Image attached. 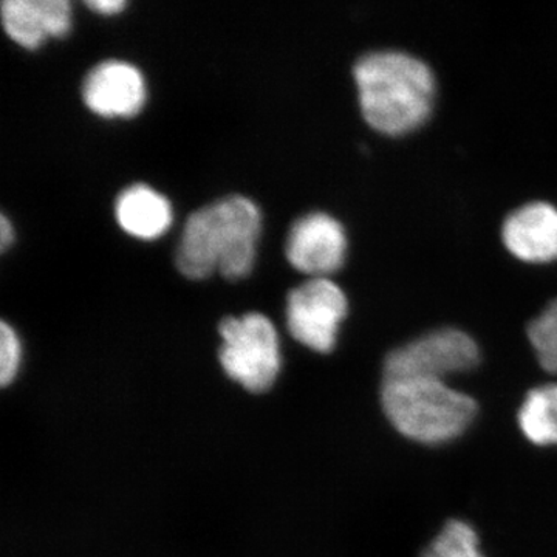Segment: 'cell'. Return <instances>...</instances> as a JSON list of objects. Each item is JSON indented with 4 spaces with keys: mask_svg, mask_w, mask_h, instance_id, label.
<instances>
[{
    "mask_svg": "<svg viewBox=\"0 0 557 557\" xmlns=\"http://www.w3.org/2000/svg\"><path fill=\"white\" fill-rule=\"evenodd\" d=\"M84 104L102 119H132L145 106V78L135 65L109 60L95 65L84 78Z\"/></svg>",
    "mask_w": 557,
    "mask_h": 557,
    "instance_id": "8",
    "label": "cell"
},
{
    "mask_svg": "<svg viewBox=\"0 0 557 557\" xmlns=\"http://www.w3.org/2000/svg\"><path fill=\"white\" fill-rule=\"evenodd\" d=\"M0 16L9 38L28 50L49 38H65L72 28L69 0H3Z\"/></svg>",
    "mask_w": 557,
    "mask_h": 557,
    "instance_id": "10",
    "label": "cell"
},
{
    "mask_svg": "<svg viewBox=\"0 0 557 557\" xmlns=\"http://www.w3.org/2000/svg\"><path fill=\"white\" fill-rule=\"evenodd\" d=\"M420 557H486L475 528L461 519H450Z\"/></svg>",
    "mask_w": 557,
    "mask_h": 557,
    "instance_id": "13",
    "label": "cell"
},
{
    "mask_svg": "<svg viewBox=\"0 0 557 557\" xmlns=\"http://www.w3.org/2000/svg\"><path fill=\"white\" fill-rule=\"evenodd\" d=\"M13 226H11L10 220L7 219V215L2 214V218H0V249L5 251V249L9 248L11 244H13Z\"/></svg>",
    "mask_w": 557,
    "mask_h": 557,
    "instance_id": "17",
    "label": "cell"
},
{
    "mask_svg": "<svg viewBox=\"0 0 557 557\" xmlns=\"http://www.w3.org/2000/svg\"><path fill=\"white\" fill-rule=\"evenodd\" d=\"M502 242L516 259L527 263L557 260V208L545 200L528 201L502 223Z\"/></svg>",
    "mask_w": 557,
    "mask_h": 557,
    "instance_id": "9",
    "label": "cell"
},
{
    "mask_svg": "<svg viewBox=\"0 0 557 557\" xmlns=\"http://www.w3.org/2000/svg\"><path fill=\"white\" fill-rule=\"evenodd\" d=\"M523 437L534 446H557V381L530 388L518 410Z\"/></svg>",
    "mask_w": 557,
    "mask_h": 557,
    "instance_id": "12",
    "label": "cell"
},
{
    "mask_svg": "<svg viewBox=\"0 0 557 557\" xmlns=\"http://www.w3.org/2000/svg\"><path fill=\"white\" fill-rule=\"evenodd\" d=\"M380 401L384 417L399 435L426 446L456 442L480 410L467 392L432 379H383Z\"/></svg>",
    "mask_w": 557,
    "mask_h": 557,
    "instance_id": "3",
    "label": "cell"
},
{
    "mask_svg": "<svg viewBox=\"0 0 557 557\" xmlns=\"http://www.w3.org/2000/svg\"><path fill=\"white\" fill-rule=\"evenodd\" d=\"M220 362L231 379L249 392L269 391L281 370L276 329L269 318L248 313L220 322Z\"/></svg>",
    "mask_w": 557,
    "mask_h": 557,
    "instance_id": "5",
    "label": "cell"
},
{
    "mask_svg": "<svg viewBox=\"0 0 557 557\" xmlns=\"http://www.w3.org/2000/svg\"><path fill=\"white\" fill-rule=\"evenodd\" d=\"M482 361L478 341L456 327L429 330L384 358L383 379H432L471 372Z\"/></svg>",
    "mask_w": 557,
    "mask_h": 557,
    "instance_id": "4",
    "label": "cell"
},
{
    "mask_svg": "<svg viewBox=\"0 0 557 557\" xmlns=\"http://www.w3.org/2000/svg\"><path fill=\"white\" fill-rule=\"evenodd\" d=\"M362 119L380 134L420 129L434 109L437 83L426 62L403 50H375L354 65Z\"/></svg>",
    "mask_w": 557,
    "mask_h": 557,
    "instance_id": "1",
    "label": "cell"
},
{
    "mask_svg": "<svg viewBox=\"0 0 557 557\" xmlns=\"http://www.w3.org/2000/svg\"><path fill=\"white\" fill-rule=\"evenodd\" d=\"M347 313L346 293L332 278L311 277L288 293L289 333L318 354H329L335 348L341 324Z\"/></svg>",
    "mask_w": 557,
    "mask_h": 557,
    "instance_id": "6",
    "label": "cell"
},
{
    "mask_svg": "<svg viewBox=\"0 0 557 557\" xmlns=\"http://www.w3.org/2000/svg\"><path fill=\"white\" fill-rule=\"evenodd\" d=\"M347 249L343 223L322 211L296 220L285 242V255L293 269L311 277H327L343 269Z\"/></svg>",
    "mask_w": 557,
    "mask_h": 557,
    "instance_id": "7",
    "label": "cell"
},
{
    "mask_svg": "<svg viewBox=\"0 0 557 557\" xmlns=\"http://www.w3.org/2000/svg\"><path fill=\"white\" fill-rule=\"evenodd\" d=\"M121 230L137 239L152 240L166 233L172 223L170 200L148 185H132L115 201Z\"/></svg>",
    "mask_w": 557,
    "mask_h": 557,
    "instance_id": "11",
    "label": "cell"
},
{
    "mask_svg": "<svg viewBox=\"0 0 557 557\" xmlns=\"http://www.w3.org/2000/svg\"><path fill=\"white\" fill-rule=\"evenodd\" d=\"M527 338L542 370L557 376V299L528 324Z\"/></svg>",
    "mask_w": 557,
    "mask_h": 557,
    "instance_id": "14",
    "label": "cell"
},
{
    "mask_svg": "<svg viewBox=\"0 0 557 557\" xmlns=\"http://www.w3.org/2000/svg\"><path fill=\"white\" fill-rule=\"evenodd\" d=\"M127 3L124 0H89L86 2L87 9L94 11V13L100 14H116L120 11L126 9Z\"/></svg>",
    "mask_w": 557,
    "mask_h": 557,
    "instance_id": "16",
    "label": "cell"
},
{
    "mask_svg": "<svg viewBox=\"0 0 557 557\" xmlns=\"http://www.w3.org/2000/svg\"><path fill=\"white\" fill-rule=\"evenodd\" d=\"M21 364V343L5 321L0 322V383L9 386Z\"/></svg>",
    "mask_w": 557,
    "mask_h": 557,
    "instance_id": "15",
    "label": "cell"
},
{
    "mask_svg": "<svg viewBox=\"0 0 557 557\" xmlns=\"http://www.w3.org/2000/svg\"><path fill=\"white\" fill-rule=\"evenodd\" d=\"M262 218L258 205L230 196L194 211L186 220L175 252L183 276L201 281L220 273L239 281L251 273L258 252Z\"/></svg>",
    "mask_w": 557,
    "mask_h": 557,
    "instance_id": "2",
    "label": "cell"
}]
</instances>
